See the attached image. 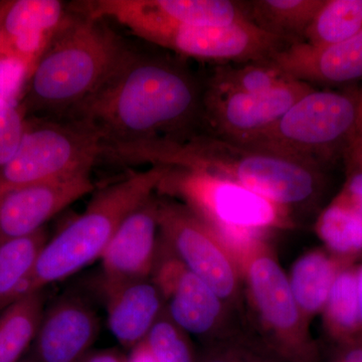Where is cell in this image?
<instances>
[{"mask_svg": "<svg viewBox=\"0 0 362 362\" xmlns=\"http://www.w3.org/2000/svg\"><path fill=\"white\" fill-rule=\"evenodd\" d=\"M313 89V86L296 80L252 94L218 93L204 88V121L213 134L242 142L270 128Z\"/></svg>", "mask_w": 362, "mask_h": 362, "instance_id": "cell-12", "label": "cell"}, {"mask_svg": "<svg viewBox=\"0 0 362 362\" xmlns=\"http://www.w3.org/2000/svg\"><path fill=\"white\" fill-rule=\"evenodd\" d=\"M357 287H358L359 306H361V315L362 323V265L357 268Z\"/></svg>", "mask_w": 362, "mask_h": 362, "instance_id": "cell-37", "label": "cell"}, {"mask_svg": "<svg viewBox=\"0 0 362 362\" xmlns=\"http://www.w3.org/2000/svg\"><path fill=\"white\" fill-rule=\"evenodd\" d=\"M145 341L157 362H197L187 333L173 322L165 311L154 324Z\"/></svg>", "mask_w": 362, "mask_h": 362, "instance_id": "cell-28", "label": "cell"}, {"mask_svg": "<svg viewBox=\"0 0 362 362\" xmlns=\"http://www.w3.org/2000/svg\"><path fill=\"white\" fill-rule=\"evenodd\" d=\"M109 329L117 341L133 349L164 313L163 298L151 278L102 282Z\"/></svg>", "mask_w": 362, "mask_h": 362, "instance_id": "cell-19", "label": "cell"}, {"mask_svg": "<svg viewBox=\"0 0 362 362\" xmlns=\"http://www.w3.org/2000/svg\"><path fill=\"white\" fill-rule=\"evenodd\" d=\"M204 89L182 64L131 51L115 73L66 118L101 137L103 157L157 140H182L204 120Z\"/></svg>", "mask_w": 362, "mask_h": 362, "instance_id": "cell-1", "label": "cell"}, {"mask_svg": "<svg viewBox=\"0 0 362 362\" xmlns=\"http://www.w3.org/2000/svg\"><path fill=\"white\" fill-rule=\"evenodd\" d=\"M288 77L312 86L349 84L362 78V33L324 47L289 45L270 59Z\"/></svg>", "mask_w": 362, "mask_h": 362, "instance_id": "cell-18", "label": "cell"}, {"mask_svg": "<svg viewBox=\"0 0 362 362\" xmlns=\"http://www.w3.org/2000/svg\"><path fill=\"white\" fill-rule=\"evenodd\" d=\"M26 117L20 102L0 99V170L8 164L25 134Z\"/></svg>", "mask_w": 362, "mask_h": 362, "instance_id": "cell-29", "label": "cell"}, {"mask_svg": "<svg viewBox=\"0 0 362 362\" xmlns=\"http://www.w3.org/2000/svg\"><path fill=\"white\" fill-rule=\"evenodd\" d=\"M324 0H255L244 2L247 18L287 44L304 42L305 33Z\"/></svg>", "mask_w": 362, "mask_h": 362, "instance_id": "cell-21", "label": "cell"}, {"mask_svg": "<svg viewBox=\"0 0 362 362\" xmlns=\"http://www.w3.org/2000/svg\"><path fill=\"white\" fill-rule=\"evenodd\" d=\"M347 264L322 250L307 252L294 264L290 285L305 320L323 312L338 272Z\"/></svg>", "mask_w": 362, "mask_h": 362, "instance_id": "cell-20", "label": "cell"}, {"mask_svg": "<svg viewBox=\"0 0 362 362\" xmlns=\"http://www.w3.org/2000/svg\"><path fill=\"white\" fill-rule=\"evenodd\" d=\"M347 158L350 159V160L356 161V162H357V163L361 164V165H362V160H357V159L349 158V157H347Z\"/></svg>", "mask_w": 362, "mask_h": 362, "instance_id": "cell-38", "label": "cell"}, {"mask_svg": "<svg viewBox=\"0 0 362 362\" xmlns=\"http://www.w3.org/2000/svg\"><path fill=\"white\" fill-rule=\"evenodd\" d=\"M126 362H157L156 356L152 354L146 341H142L139 344L131 349V352Z\"/></svg>", "mask_w": 362, "mask_h": 362, "instance_id": "cell-34", "label": "cell"}, {"mask_svg": "<svg viewBox=\"0 0 362 362\" xmlns=\"http://www.w3.org/2000/svg\"><path fill=\"white\" fill-rule=\"evenodd\" d=\"M103 154L101 137L81 121L26 118L18 151L0 170V192L90 173Z\"/></svg>", "mask_w": 362, "mask_h": 362, "instance_id": "cell-7", "label": "cell"}, {"mask_svg": "<svg viewBox=\"0 0 362 362\" xmlns=\"http://www.w3.org/2000/svg\"><path fill=\"white\" fill-rule=\"evenodd\" d=\"M168 166L152 165L100 190L84 213L45 243L20 297L42 291L101 259L124 218L154 194Z\"/></svg>", "mask_w": 362, "mask_h": 362, "instance_id": "cell-4", "label": "cell"}, {"mask_svg": "<svg viewBox=\"0 0 362 362\" xmlns=\"http://www.w3.org/2000/svg\"><path fill=\"white\" fill-rule=\"evenodd\" d=\"M121 25L137 37L181 56L223 65L269 61L289 45L250 20L220 28L168 25L149 20H129Z\"/></svg>", "mask_w": 362, "mask_h": 362, "instance_id": "cell-9", "label": "cell"}, {"mask_svg": "<svg viewBox=\"0 0 362 362\" xmlns=\"http://www.w3.org/2000/svg\"><path fill=\"white\" fill-rule=\"evenodd\" d=\"M82 362H126V358L113 350H102L88 354Z\"/></svg>", "mask_w": 362, "mask_h": 362, "instance_id": "cell-35", "label": "cell"}, {"mask_svg": "<svg viewBox=\"0 0 362 362\" xmlns=\"http://www.w3.org/2000/svg\"><path fill=\"white\" fill-rule=\"evenodd\" d=\"M44 290L23 295L0 312V362H18L32 346L45 313Z\"/></svg>", "mask_w": 362, "mask_h": 362, "instance_id": "cell-22", "label": "cell"}, {"mask_svg": "<svg viewBox=\"0 0 362 362\" xmlns=\"http://www.w3.org/2000/svg\"><path fill=\"white\" fill-rule=\"evenodd\" d=\"M340 362H362V345H354V347L345 354Z\"/></svg>", "mask_w": 362, "mask_h": 362, "instance_id": "cell-36", "label": "cell"}, {"mask_svg": "<svg viewBox=\"0 0 362 362\" xmlns=\"http://www.w3.org/2000/svg\"><path fill=\"white\" fill-rule=\"evenodd\" d=\"M197 362H275L266 354L239 345L216 344L206 350Z\"/></svg>", "mask_w": 362, "mask_h": 362, "instance_id": "cell-31", "label": "cell"}, {"mask_svg": "<svg viewBox=\"0 0 362 362\" xmlns=\"http://www.w3.org/2000/svg\"><path fill=\"white\" fill-rule=\"evenodd\" d=\"M342 192L356 204L362 214V165L349 159L347 178Z\"/></svg>", "mask_w": 362, "mask_h": 362, "instance_id": "cell-32", "label": "cell"}, {"mask_svg": "<svg viewBox=\"0 0 362 362\" xmlns=\"http://www.w3.org/2000/svg\"><path fill=\"white\" fill-rule=\"evenodd\" d=\"M106 21L69 4L26 80L20 99L26 118H66L115 73L132 49Z\"/></svg>", "mask_w": 362, "mask_h": 362, "instance_id": "cell-3", "label": "cell"}, {"mask_svg": "<svg viewBox=\"0 0 362 362\" xmlns=\"http://www.w3.org/2000/svg\"><path fill=\"white\" fill-rule=\"evenodd\" d=\"M47 240L45 228L28 237L0 240V312L20 297Z\"/></svg>", "mask_w": 362, "mask_h": 362, "instance_id": "cell-25", "label": "cell"}, {"mask_svg": "<svg viewBox=\"0 0 362 362\" xmlns=\"http://www.w3.org/2000/svg\"><path fill=\"white\" fill-rule=\"evenodd\" d=\"M85 13L122 23L129 20L220 28L249 20L244 2L228 0H93L80 1Z\"/></svg>", "mask_w": 362, "mask_h": 362, "instance_id": "cell-13", "label": "cell"}, {"mask_svg": "<svg viewBox=\"0 0 362 362\" xmlns=\"http://www.w3.org/2000/svg\"><path fill=\"white\" fill-rule=\"evenodd\" d=\"M315 230L328 252L344 262L362 252V214L340 192L317 218Z\"/></svg>", "mask_w": 362, "mask_h": 362, "instance_id": "cell-23", "label": "cell"}, {"mask_svg": "<svg viewBox=\"0 0 362 362\" xmlns=\"http://www.w3.org/2000/svg\"><path fill=\"white\" fill-rule=\"evenodd\" d=\"M331 337L345 344L362 342L357 268L347 264L338 272L322 312Z\"/></svg>", "mask_w": 362, "mask_h": 362, "instance_id": "cell-24", "label": "cell"}, {"mask_svg": "<svg viewBox=\"0 0 362 362\" xmlns=\"http://www.w3.org/2000/svg\"><path fill=\"white\" fill-rule=\"evenodd\" d=\"M259 323L278 356L288 362H313L314 350L289 278L259 240L235 259Z\"/></svg>", "mask_w": 362, "mask_h": 362, "instance_id": "cell-8", "label": "cell"}, {"mask_svg": "<svg viewBox=\"0 0 362 362\" xmlns=\"http://www.w3.org/2000/svg\"><path fill=\"white\" fill-rule=\"evenodd\" d=\"M18 362H32V361H30V359H25V361H21Z\"/></svg>", "mask_w": 362, "mask_h": 362, "instance_id": "cell-39", "label": "cell"}, {"mask_svg": "<svg viewBox=\"0 0 362 362\" xmlns=\"http://www.w3.org/2000/svg\"><path fill=\"white\" fill-rule=\"evenodd\" d=\"M96 312L77 296L59 298L45 310L30 346L32 362H82L99 333Z\"/></svg>", "mask_w": 362, "mask_h": 362, "instance_id": "cell-16", "label": "cell"}, {"mask_svg": "<svg viewBox=\"0 0 362 362\" xmlns=\"http://www.w3.org/2000/svg\"><path fill=\"white\" fill-rule=\"evenodd\" d=\"M68 11L59 0L0 1V58L16 59L32 73Z\"/></svg>", "mask_w": 362, "mask_h": 362, "instance_id": "cell-15", "label": "cell"}, {"mask_svg": "<svg viewBox=\"0 0 362 362\" xmlns=\"http://www.w3.org/2000/svg\"><path fill=\"white\" fill-rule=\"evenodd\" d=\"M94 189L90 173L0 192V240L28 237Z\"/></svg>", "mask_w": 362, "mask_h": 362, "instance_id": "cell-14", "label": "cell"}, {"mask_svg": "<svg viewBox=\"0 0 362 362\" xmlns=\"http://www.w3.org/2000/svg\"><path fill=\"white\" fill-rule=\"evenodd\" d=\"M361 111L362 112V101H361Z\"/></svg>", "mask_w": 362, "mask_h": 362, "instance_id": "cell-40", "label": "cell"}, {"mask_svg": "<svg viewBox=\"0 0 362 362\" xmlns=\"http://www.w3.org/2000/svg\"><path fill=\"white\" fill-rule=\"evenodd\" d=\"M158 226L161 242L223 302L238 297L242 279L239 266L199 216L180 202L158 199Z\"/></svg>", "mask_w": 362, "mask_h": 362, "instance_id": "cell-10", "label": "cell"}, {"mask_svg": "<svg viewBox=\"0 0 362 362\" xmlns=\"http://www.w3.org/2000/svg\"><path fill=\"white\" fill-rule=\"evenodd\" d=\"M28 76L30 71L21 62L0 58V99L20 102Z\"/></svg>", "mask_w": 362, "mask_h": 362, "instance_id": "cell-30", "label": "cell"}, {"mask_svg": "<svg viewBox=\"0 0 362 362\" xmlns=\"http://www.w3.org/2000/svg\"><path fill=\"white\" fill-rule=\"evenodd\" d=\"M158 199L150 197L131 211L102 255V282H124L151 277L159 240Z\"/></svg>", "mask_w": 362, "mask_h": 362, "instance_id": "cell-17", "label": "cell"}, {"mask_svg": "<svg viewBox=\"0 0 362 362\" xmlns=\"http://www.w3.org/2000/svg\"><path fill=\"white\" fill-rule=\"evenodd\" d=\"M346 157L349 158L362 160V112L359 113L358 122H357L356 132L352 137L349 149H347Z\"/></svg>", "mask_w": 362, "mask_h": 362, "instance_id": "cell-33", "label": "cell"}, {"mask_svg": "<svg viewBox=\"0 0 362 362\" xmlns=\"http://www.w3.org/2000/svg\"><path fill=\"white\" fill-rule=\"evenodd\" d=\"M116 161L204 171L239 183L290 211L315 201L322 189L320 165L252 148L211 132L131 147L119 152Z\"/></svg>", "mask_w": 362, "mask_h": 362, "instance_id": "cell-2", "label": "cell"}, {"mask_svg": "<svg viewBox=\"0 0 362 362\" xmlns=\"http://www.w3.org/2000/svg\"><path fill=\"white\" fill-rule=\"evenodd\" d=\"M292 80L269 59L218 66L206 88L218 93L252 94L275 89Z\"/></svg>", "mask_w": 362, "mask_h": 362, "instance_id": "cell-27", "label": "cell"}, {"mask_svg": "<svg viewBox=\"0 0 362 362\" xmlns=\"http://www.w3.org/2000/svg\"><path fill=\"white\" fill-rule=\"evenodd\" d=\"M362 33V0H324L304 42L324 47L344 42Z\"/></svg>", "mask_w": 362, "mask_h": 362, "instance_id": "cell-26", "label": "cell"}, {"mask_svg": "<svg viewBox=\"0 0 362 362\" xmlns=\"http://www.w3.org/2000/svg\"><path fill=\"white\" fill-rule=\"evenodd\" d=\"M152 281L160 291L164 310L187 334L213 337L223 316L225 302L176 258L159 240Z\"/></svg>", "mask_w": 362, "mask_h": 362, "instance_id": "cell-11", "label": "cell"}, {"mask_svg": "<svg viewBox=\"0 0 362 362\" xmlns=\"http://www.w3.org/2000/svg\"><path fill=\"white\" fill-rule=\"evenodd\" d=\"M156 192L177 199L223 243L233 259L268 233L292 226L289 209L204 171L168 168Z\"/></svg>", "mask_w": 362, "mask_h": 362, "instance_id": "cell-5", "label": "cell"}, {"mask_svg": "<svg viewBox=\"0 0 362 362\" xmlns=\"http://www.w3.org/2000/svg\"><path fill=\"white\" fill-rule=\"evenodd\" d=\"M361 101L362 92L357 90L314 88L270 128L239 143L321 166L346 153Z\"/></svg>", "mask_w": 362, "mask_h": 362, "instance_id": "cell-6", "label": "cell"}]
</instances>
